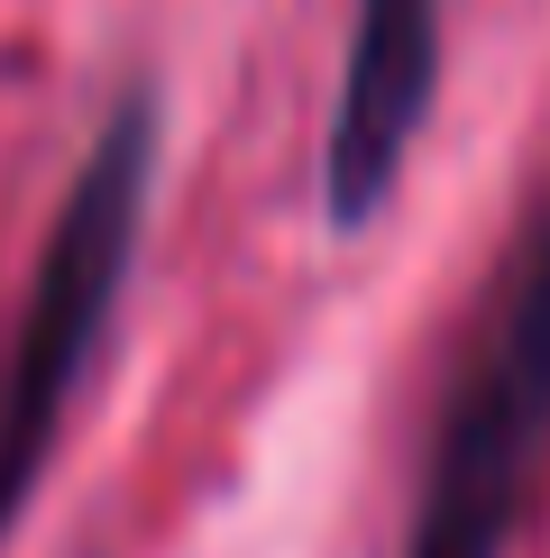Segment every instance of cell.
I'll use <instances>...</instances> for the list:
<instances>
[{
  "instance_id": "3",
  "label": "cell",
  "mask_w": 550,
  "mask_h": 558,
  "mask_svg": "<svg viewBox=\"0 0 550 558\" xmlns=\"http://www.w3.org/2000/svg\"><path fill=\"white\" fill-rule=\"evenodd\" d=\"M450 0H358L339 46L331 120H321V229L358 239L395 211L404 166L441 110Z\"/></svg>"
},
{
  "instance_id": "2",
  "label": "cell",
  "mask_w": 550,
  "mask_h": 558,
  "mask_svg": "<svg viewBox=\"0 0 550 558\" xmlns=\"http://www.w3.org/2000/svg\"><path fill=\"white\" fill-rule=\"evenodd\" d=\"M550 476V193L504 247L477 339L441 393L395 558H504Z\"/></svg>"
},
{
  "instance_id": "1",
  "label": "cell",
  "mask_w": 550,
  "mask_h": 558,
  "mask_svg": "<svg viewBox=\"0 0 550 558\" xmlns=\"http://www.w3.org/2000/svg\"><path fill=\"white\" fill-rule=\"evenodd\" d=\"M156 166H166V110H156V83H129L101 137L83 147L56 220H46L10 357H0V541L28 522L37 485L64 449V422H74L110 330H120L147 211H156Z\"/></svg>"
}]
</instances>
